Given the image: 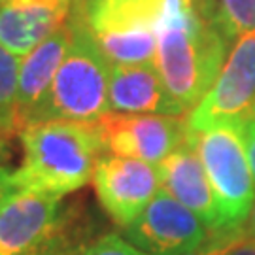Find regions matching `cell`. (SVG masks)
Returning <instances> with one entry per match:
<instances>
[{
    "label": "cell",
    "mask_w": 255,
    "mask_h": 255,
    "mask_svg": "<svg viewBox=\"0 0 255 255\" xmlns=\"http://www.w3.org/2000/svg\"><path fill=\"white\" fill-rule=\"evenodd\" d=\"M227 42L197 8V0H163L155 66L166 91L189 116L216 83Z\"/></svg>",
    "instance_id": "cell-1"
},
{
    "label": "cell",
    "mask_w": 255,
    "mask_h": 255,
    "mask_svg": "<svg viewBox=\"0 0 255 255\" xmlns=\"http://www.w3.org/2000/svg\"><path fill=\"white\" fill-rule=\"evenodd\" d=\"M23 163L13 172L17 189L63 197L93 178L97 155L102 153L95 121L49 119L34 121L19 132Z\"/></svg>",
    "instance_id": "cell-2"
},
{
    "label": "cell",
    "mask_w": 255,
    "mask_h": 255,
    "mask_svg": "<svg viewBox=\"0 0 255 255\" xmlns=\"http://www.w3.org/2000/svg\"><path fill=\"white\" fill-rule=\"evenodd\" d=\"M72 28V42L55 74L34 121L70 119L95 121L108 112V87L112 64L104 57L85 21L74 15L66 19Z\"/></svg>",
    "instance_id": "cell-3"
},
{
    "label": "cell",
    "mask_w": 255,
    "mask_h": 255,
    "mask_svg": "<svg viewBox=\"0 0 255 255\" xmlns=\"http://www.w3.org/2000/svg\"><path fill=\"white\" fill-rule=\"evenodd\" d=\"M191 134L216 199L219 229L242 227L255 201L242 127L223 125Z\"/></svg>",
    "instance_id": "cell-4"
},
{
    "label": "cell",
    "mask_w": 255,
    "mask_h": 255,
    "mask_svg": "<svg viewBox=\"0 0 255 255\" xmlns=\"http://www.w3.org/2000/svg\"><path fill=\"white\" fill-rule=\"evenodd\" d=\"M255 116V30L231 47L216 83L187 116L191 132H206L223 125H244Z\"/></svg>",
    "instance_id": "cell-5"
},
{
    "label": "cell",
    "mask_w": 255,
    "mask_h": 255,
    "mask_svg": "<svg viewBox=\"0 0 255 255\" xmlns=\"http://www.w3.org/2000/svg\"><path fill=\"white\" fill-rule=\"evenodd\" d=\"M104 153L140 159L149 164L161 163L187 140V116L119 114L104 112L95 119Z\"/></svg>",
    "instance_id": "cell-6"
},
{
    "label": "cell",
    "mask_w": 255,
    "mask_h": 255,
    "mask_svg": "<svg viewBox=\"0 0 255 255\" xmlns=\"http://www.w3.org/2000/svg\"><path fill=\"white\" fill-rule=\"evenodd\" d=\"M93 182L102 208L121 227L130 225L161 189L155 164L110 153L97 159Z\"/></svg>",
    "instance_id": "cell-7"
},
{
    "label": "cell",
    "mask_w": 255,
    "mask_h": 255,
    "mask_svg": "<svg viewBox=\"0 0 255 255\" xmlns=\"http://www.w3.org/2000/svg\"><path fill=\"white\" fill-rule=\"evenodd\" d=\"M123 237L147 255H176L201 246L208 229L191 210L159 189L146 210L123 227Z\"/></svg>",
    "instance_id": "cell-8"
},
{
    "label": "cell",
    "mask_w": 255,
    "mask_h": 255,
    "mask_svg": "<svg viewBox=\"0 0 255 255\" xmlns=\"http://www.w3.org/2000/svg\"><path fill=\"white\" fill-rule=\"evenodd\" d=\"M63 227L61 197L15 189L0 208V255H27Z\"/></svg>",
    "instance_id": "cell-9"
},
{
    "label": "cell",
    "mask_w": 255,
    "mask_h": 255,
    "mask_svg": "<svg viewBox=\"0 0 255 255\" xmlns=\"http://www.w3.org/2000/svg\"><path fill=\"white\" fill-rule=\"evenodd\" d=\"M157 172L163 191L191 210L208 231H219L216 199L204 164L193 144L191 130L182 146L157 164Z\"/></svg>",
    "instance_id": "cell-10"
},
{
    "label": "cell",
    "mask_w": 255,
    "mask_h": 255,
    "mask_svg": "<svg viewBox=\"0 0 255 255\" xmlns=\"http://www.w3.org/2000/svg\"><path fill=\"white\" fill-rule=\"evenodd\" d=\"M72 0H4L0 4V46L25 57L64 25Z\"/></svg>",
    "instance_id": "cell-11"
},
{
    "label": "cell",
    "mask_w": 255,
    "mask_h": 255,
    "mask_svg": "<svg viewBox=\"0 0 255 255\" xmlns=\"http://www.w3.org/2000/svg\"><path fill=\"white\" fill-rule=\"evenodd\" d=\"M108 108L119 114H153L185 118L187 112L166 91L155 63L112 66Z\"/></svg>",
    "instance_id": "cell-12"
},
{
    "label": "cell",
    "mask_w": 255,
    "mask_h": 255,
    "mask_svg": "<svg viewBox=\"0 0 255 255\" xmlns=\"http://www.w3.org/2000/svg\"><path fill=\"white\" fill-rule=\"evenodd\" d=\"M72 42V28L68 21L38 44L19 66L17 106H15V127L21 132L32 121L34 114L42 106L53 78L63 63L64 55Z\"/></svg>",
    "instance_id": "cell-13"
},
{
    "label": "cell",
    "mask_w": 255,
    "mask_h": 255,
    "mask_svg": "<svg viewBox=\"0 0 255 255\" xmlns=\"http://www.w3.org/2000/svg\"><path fill=\"white\" fill-rule=\"evenodd\" d=\"M91 34L112 66L155 63L157 28L102 30V32H91Z\"/></svg>",
    "instance_id": "cell-14"
},
{
    "label": "cell",
    "mask_w": 255,
    "mask_h": 255,
    "mask_svg": "<svg viewBox=\"0 0 255 255\" xmlns=\"http://www.w3.org/2000/svg\"><path fill=\"white\" fill-rule=\"evenodd\" d=\"M21 57L9 53L0 46V140L6 142L17 132L15 127V106H17V85Z\"/></svg>",
    "instance_id": "cell-15"
},
{
    "label": "cell",
    "mask_w": 255,
    "mask_h": 255,
    "mask_svg": "<svg viewBox=\"0 0 255 255\" xmlns=\"http://www.w3.org/2000/svg\"><path fill=\"white\" fill-rule=\"evenodd\" d=\"M210 23L231 44L255 30V0H218Z\"/></svg>",
    "instance_id": "cell-16"
},
{
    "label": "cell",
    "mask_w": 255,
    "mask_h": 255,
    "mask_svg": "<svg viewBox=\"0 0 255 255\" xmlns=\"http://www.w3.org/2000/svg\"><path fill=\"white\" fill-rule=\"evenodd\" d=\"M78 255H147L146 252L132 246L125 237L119 235H104L97 238L87 248H83Z\"/></svg>",
    "instance_id": "cell-17"
},
{
    "label": "cell",
    "mask_w": 255,
    "mask_h": 255,
    "mask_svg": "<svg viewBox=\"0 0 255 255\" xmlns=\"http://www.w3.org/2000/svg\"><path fill=\"white\" fill-rule=\"evenodd\" d=\"M80 252L82 250H76V244L70 235L63 229H59L49 240H46L42 246H38L27 255H78Z\"/></svg>",
    "instance_id": "cell-18"
},
{
    "label": "cell",
    "mask_w": 255,
    "mask_h": 255,
    "mask_svg": "<svg viewBox=\"0 0 255 255\" xmlns=\"http://www.w3.org/2000/svg\"><path fill=\"white\" fill-rule=\"evenodd\" d=\"M221 255H255V240L244 233V227L231 229Z\"/></svg>",
    "instance_id": "cell-19"
},
{
    "label": "cell",
    "mask_w": 255,
    "mask_h": 255,
    "mask_svg": "<svg viewBox=\"0 0 255 255\" xmlns=\"http://www.w3.org/2000/svg\"><path fill=\"white\" fill-rule=\"evenodd\" d=\"M231 229H219V231H208V238L202 242L201 246L187 250V252H180L176 255H221L225 240L229 237Z\"/></svg>",
    "instance_id": "cell-20"
},
{
    "label": "cell",
    "mask_w": 255,
    "mask_h": 255,
    "mask_svg": "<svg viewBox=\"0 0 255 255\" xmlns=\"http://www.w3.org/2000/svg\"><path fill=\"white\" fill-rule=\"evenodd\" d=\"M242 136H244V146H246L248 163H250L252 176L255 180V116L242 125Z\"/></svg>",
    "instance_id": "cell-21"
},
{
    "label": "cell",
    "mask_w": 255,
    "mask_h": 255,
    "mask_svg": "<svg viewBox=\"0 0 255 255\" xmlns=\"http://www.w3.org/2000/svg\"><path fill=\"white\" fill-rule=\"evenodd\" d=\"M15 189L17 187L13 183V172H9L8 168L2 164V161H0V208H2V204L6 202V199Z\"/></svg>",
    "instance_id": "cell-22"
},
{
    "label": "cell",
    "mask_w": 255,
    "mask_h": 255,
    "mask_svg": "<svg viewBox=\"0 0 255 255\" xmlns=\"http://www.w3.org/2000/svg\"><path fill=\"white\" fill-rule=\"evenodd\" d=\"M216 4H218V0H197V8H199V11H201L208 21L212 19V13H214Z\"/></svg>",
    "instance_id": "cell-23"
},
{
    "label": "cell",
    "mask_w": 255,
    "mask_h": 255,
    "mask_svg": "<svg viewBox=\"0 0 255 255\" xmlns=\"http://www.w3.org/2000/svg\"><path fill=\"white\" fill-rule=\"evenodd\" d=\"M244 233H246L250 238H254L255 240V201H254V206H252V212H250V216L248 219L244 221Z\"/></svg>",
    "instance_id": "cell-24"
},
{
    "label": "cell",
    "mask_w": 255,
    "mask_h": 255,
    "mask_svg": "<svg viewBox=\"0 0 255 255\" xmlns=\"http://www.w3.org/2000/svg\"><path fill=\"white\" fill-rule=\"evenodd\" d=\"M2 146H4V142H2V140H0V161H2V159H4V155H2Z\"/></svg>",
    "instance_id": "cell-25"
},
{
    "label": "cell",
    "mask_w": 255,
    "mask_h": 255,
    "mask_svg": "<svg viewBox=\"0 0 255 255\" xmlns=\"http://www.w3.org/2000/svg\"><path fill=\"white\" fill-rule=\"evenodd\" d=\"M2 2H4V0H0V4H2Z\"/></svg>",
    "instance_id": "cell-26"
}]
</instances>
